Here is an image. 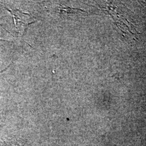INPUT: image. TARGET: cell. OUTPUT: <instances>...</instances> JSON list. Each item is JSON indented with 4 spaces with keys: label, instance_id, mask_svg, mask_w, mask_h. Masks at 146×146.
Returning <instances> with one entry per match:
<instances>
[{
    "label": "cell",
    "instance_id": "obj_1",
    "mask_svg": "<svg viewBox=\"0 0 146 146\" xmlns=\"http://www.w3.org/2000/svg\"><path fill=\"white\" fill-rule=\"evenodd\" d=\"M13 146H30L26 144L25 142L20 141H15L14 142V145Z\"/></svg>",
    "mask_w": 146,
    "mask_h": 146
}]
</instances>
